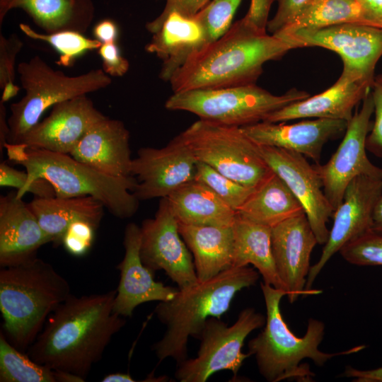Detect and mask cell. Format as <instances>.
I'll return each mask as SVG.
<instances>
[{
	"label": "cell",
	"instance_id": "4316f807",
	"mask_svg": "<svg viewBox=\"0 0 382 382\" xmlns=\"http://www.w3.org/2000/svg\"><path fill=\"white\" fill-rule=\"evenodd\" d=\"M28 206L55 246L62 245L67 228L76 221H87L98 228L105 208L100 201L90 196L35 197Z\"/></svg>",
	"mask_w": 382,
	"mask_h": 382
},
{
	"label": "cell",
	"instance_id": "83f0119b",
	"mask_svg": "<svg viewBox=\"0 0 382 382\" xmlns=\"http://www.w3.org/2000/svg\"><path fill=\"white\" fill-rule=\"evenodd\" d=\"M178 224L233 226L236 212L205 184L193 180L167 197Z\"/></svg>",
	"mask_w": 382,
	"mask_h": 382
},
{
	"label": "cell",
	"instance_id": "f907efd6",
	"mask_svg": "<svg viewBox=\"0 0 382 382\" xmlns=\"http://www.w3.org/2000/svg\"><path fill=\"white\" fill-rule=\"evenodd\" d=\"M102 382H134L136 381L128 373H113L105 376Z\"/></svg>",
	"mask_w": 382,
	"mask_h": 382
},
{
	"label": "cell",
	"instance_id": "7c38bea8",
	"mask_svg": "<svg viewBox=\"0 0 382 382\" xmlns=\"http://www.w3.org/2000/svg\"><path fill=\"white\" fill-rule=\"evenodd\" d=\"M374 112L371 91L362 100L361 108L348 121L345 136L335 152L323 165H314L323 186L326 197L334 211L341 203L349 183L361 175L382 178V168L368 158L366 139Z\"/></svg>",
	"mask_w": 382,
	"mask_h": 382
},
{
	"label": "cell",
	"instance_id": "4fadbf2b",
	"mask_svg": "<svg viewBox=\"0 0 382 382\" xmlns=\"http://www.w3.org/2000/svg\"><path fill=\"white\" fill-rule=\"evenodd\" d=\"M140 228V256L146 267L153 272L163 270L180 290L199 282L192 253L166 197L161 198L154 217L144 220Z\"/></svg>",
	"mask_w": 382,
	"mask_h": 382
},
{
	"label": "cell",
	"instance_id": "30bf717a",
	"mask_svg": "<svg viewBox=\"0 0 382 382\" xmlns=\"http://www.w3.org/2000/svg\"><path fill=\"white\" fill-rule=\"evenodd\" d=\"M265 322L266 317L253 308L242 310L231 326L219 318H208L199 337L201 343L197 357L178 364L176 379L204 382L222 370L231 371L236 377L244 360L250 356L242 352L245 338Z\"/></svg>",
	"mask_w": 382,
	"mask_h": 382
},
{
	"label": "cell",
	"instance_id": "836d02e7",
	"mask_svg": "<svg viewBox=\"0 0 382 382\" xmlns=\"http://www.w3.org/2000/svg\"><path fill=\"white\" fill-rule=\"evenodd\" d=\"M195 180L212 189L226 204L237 212L255 187L241 184L218 172L209 165L197 161Z\"/></svg>",
	"mask_w": 382,
	"mask_h": 382
},
{
	"label": "cell",
	"instance_id": "d4e9b609",
	"mask_svg": "<svg viewBox=\"0 0 382 382\" xmlns=\"http://www.w3.org/2000/svg\"><path fill=\"white\" fill-rule=\"evenodd\" d=\"M13 8L23 10L46 33H84L95 17L93 0H0V25Z\"/></svg>",
	"mask_w": 382,
	"mask_h": 382
},
{
	"label": "cell",
	"instance_id": "7402d4cb",
	"mask_svg": "<svg viewBox=\"0 0 382 382\" xmlns=\"http://www.w3.org/2000/svg\"><path fill=\"white\" fill-rule=\"evenodd\" d=\"M50 238L17 190L0 197V265H16L36 257Z\"/></svg>",
	"mask_w": 382,
	"mask_h": 382
},
{
	"label": "cell",
	"instance_id": "cb8c5ba5",
	"mask_svg": "<svg viewBox=\"0 0 382 382\" xmlns=\"http://www.w3.org/2000/svg\"><path fill=\"white\" fill-rule=\"evenodd\" d=\"M207 45L204 29L195 16L187 17L172 12L153 34L145 50L163 61L159 77L169 81L191 53Z\"/></svg>",
	"mask_w": 382,
	"mask_h": 382
},
{
	"label": "cell",
	"instance_id": "74e56055",
	"mask_svg": "<svg viewBox=\"0 0 382 382\" xmlns=\"http://www.w3.org/2000/svg\"><path fill=\"white\" fill-rule=\"evenodd\" d=\"M97 228L89 221H76L67 228L62 245L71 255L82 256L91 248Z\"/></svg>",
	"mask_w": 382,
	"mask_h": 382
},
{
	"label": "cell",
	"instance_id": "7a4b0ae2",
	"mask_svg": "<svg viewBox=\"0 0 382 382\" xmlns=\"http://www.w3.org/2000/svg\"><path fill=\"white\" fill-rule=\"evenodd\" d=\"M290 50L283 39L241 18L218 40L191 53L169 82L173 93L255 84L264 64Z\"/></svg>",
	"mask_w": 382,
	"mask_h": 382
},
{
	"label": "cell",
	"instance_id": "e575fe53",
	"mask_svg": "<svg viewBox=\"0 0 382 382\" xmlns=\"http://www.w3.org/2000/svg\"><path fill=\"white\" fill-rule=\"evenodd\" d=\"M242 0H212L195 16L202 23L208 44L225 34Z\"/></svg>",
	"mask_w": 382,
	"mask_h": 382
},
{
	"label": "cell",
	"instance_id": "44dd1931",
	"mask_svg": "<svg viewBox=\"0 0 382 382\" xmlns=\"http://www.w3.org/2000/svg\"><path fill=\"white\" fill-rule=\"evenodd\" d=\"M129 137L122 121L107 117L91 127L69 155L108 175L129 177L132 163Z\"/></svg>",
	"mask_w": 382,
	"mask_h": 382
},
{
	"label": "cell",
	"instance_id": "2e32d148",
	"mask_svg": "<svg viewBox=\"0 0 382 382\" xmlns=\"http://www.w3.org/2000/svg\"><path fill=\"white\" fill-rule=\"evenodd\" d=\"M265 162L280 177L303 207L318 243L325 244L327 224L334 209L325 196L321 178L306 157L289 150L260 146Z\"/></svg>",
	"mask_w": 382,
	"mask_h": 382
},
{
	"label": "cell",
	"instance_id": "8d00e7d4",
	"mask_svg": "<svg viewBox=\"0 0 382 382\" xmlns=\"http://www.w3.org/2000/svg\"><path fill=\"white\" fill-rule=\"evenodd\" d=\"M339 252L347 262L355 265H382V234L371 231L349 241Z\"/></svg>",
	"mask_w": 382,
	"mask_h": 382
},
{
	"label": "cell",
	"instance_id": "d6a6232c",
	"mask_svg": "<svg viewBox=\"0 0 382 382\" xmlns=\"http://www.w3.org/2000/svg\"><path fill=\"white\" fill-rule=\"evenodd\" d=\"M19 28L30 38L46 42L52 46L59 54L56 63L65 67L71 66L75 59L86 52L98 50L102 45L95 38L86 37L83 33L73 30L40 33L25 23H20Z\"/></svg>",
	"mask_w": 382,
	"mask_h": 382
},
{
	"label": "cell",
	"instance_id": "60d3db41",
	"mask_svg": "<svg viewBox=\"0 0 382 382\" xmlns=\"http://www.w3.org/2000/svg\"><path fill=\"white\" fill-rule=\"evenodd\" d=\"M98 52L102 59L103 70L108 76L120 77L128 71L129 63L120 54L116 42L102 44Z\"/></svg>",
	"mask_w": 382,
	"mask_h": 382
},
{
	"label": "cell",
	"instance_id": "7dc6e473",
	"mask_svg": "<svg viewBox=\"0 0 382 382\" xmlns=\"http://www.w3.org/2000/svg\"><path fill=\"white\" fill-rule=\"evenodd\" d=\"M8 118H6V110L4 103L0 102V152L4 149L9 135Z\"/></svg>",
	"mask_w": 382,
	"mask_h": 382
},
{
	"label": "cell",
	"instance_id": "f546056e",
	"mask_svg": "<svg viewBox=\"0 0 382 382\" xmlns=\"http://www.w3.org/2000/svg\"><path fill=\"white\" fill-rule=\"evenodd\" d=\"M303 212L299 201L274 172L255 187L236 212L245 219L270 228Z\"/></svg>",
	"mask_w": 382,
	"mask_h": 382
},
{
	"label": "cell",
	"instance_id": "ba28073f",
	"mask_svg": "<svg viewBox=\"0 0 382 382\" xmlns=\"http://www.w3.org/2000/svg\"><path fill=\"white\" fill-rule=\"evenodd\" d=\"M310 94L292 88L274 95L255 84L193 89L173 93L165 103L170 110H183L216 124L243 127L264 121L271 113Z\"/></svg>",
	"mask_w": 382,
	"mask_h": 382
},
{
	"label": "cell",
	"instance_id": "f35d334b",
	"mask_svg": "<svg viewBox=\"0 0 382 382\" xmlns=\"http://www.w3.org/2000/svg\"><path fill=\"white\" fill-rule=\"evenodd\" d=\"M166 5L160 15L146 24V28L152 34L156 33L168 16L177 12L187 17H192L212 0H165Z\"/></svg>",
	"mask_w": 382,
	"mask_h": 382
},
{
	"label": "cell",
	"instance_id": "8992f818",
	"mask_svg": "<svg viewBox=\"0 0 382 382\" xmlns=\"http://www.w3.org/2000/svg\"><path fill=\"white\" fill-rule=\"evenodd\" d=\"M266 307V322L263 330L248 342V353L255 357L258 371L269 382L293 379L311 381L314 376L308 366L300 364L310 359L323 366L334 357L350 354L362 350L365 345L337 353H326L319 349L325 334V325L318 320L309 318L305 335L297 337L284 321L280 310V301L286 296L284 289L260 284Z\"/></svg>",
	"mask_w": 382,
	"mask_h": 382
},
{
	"label": "cell",
	"instance_id": "9c48e42d",
	"mask_svg": "<svg viewBox=\"0 0 382 382\" xmlns=\"http://www.w3.org/2000/svg\"><path fill=\"white\" fill-rule=\"evenodd\" d=\"M180 134L197 161L241 184L255 187L272 172L240 127L199 119Z\"/></svg>",
	"mask_w": 382,
	"mask_h": 382
},
{
	"label": "cell",
	"instance_id": "277c9868",
	"mask_svg": "<svg viewBox=\"0 0 382 382\" xmlns=\"http://www.w3.org/2000/svg\"><path fill=\"white\" fill-rule=\"evenodd\" d=\"M258 279L259 272L252 267H232L209 280L179 289L169 301H160L154 312L166 330L153 345L158 361L173 358L179 364L187 359L189 337H199L208 318L220 319L236 294Z\"/></svg>",
	"mask_w": 382,
	"mask_h": 382
},
{
	"label": "cell",
	"instance_id": "bcb514c9",
	"mask_svg": "<svg viewBox=\"0 0 382 382\" xmlns=\"http://www.w3.org/2000/svg\"><path fill=\"white\" fill-rule=\"evenodd\" d=\"M340 376L352 378L355 382H382V366L369 370H360L347 366Z\"/></svg>",
	"mask_w": 382,
	"mask_h": 382
},
{
	"label": "cell",
	"instance_id": "f6af8a7d",
	"mask_svg": "<svg viewBox=\"0 0 382 382\" xmlns=\"http://www.w3.org/2000/svg\"><path fill=\"white\" fill-rule=\"evenodd\" d=\"M93 34L95 39L102 44L116 42L118 35L117 25L111 19H103L95 25Z\"/></svg>",
	"mask_w": 382,
	"mask_h": 382
},
{
	"label": "cell",
	"instance_id": "816d5d0a",
	"mask_svg": "<svg viewBox=\"0 0 382 382\" xmlns=\"http://www.w3.org/2000/svg\"><path fill=\"white\" fill-rule=\"evenodd\" d=\"M373 86H377L382 90V74L375 76Z\"/></svg>",
	"mask_w": 382,
	"mask_h": 382
},
{
	"label": "cell",
	"instance_id": "7bdbcfd3",
	"mask_svg": "<svg viewBox=\"0 0 382 382\" xmlns=\"http://www.w3.org/2000/svg\"><path fill=\"white\" fill-rule=\"evenodd\" d=\"M274 1L250 0L249 8L242 18L257 30L266 32L270 11Z\"/></svg>",
	"mask_w": 382,
	"mask_h": 382
},
{
	"label": "cell",
	"instance_id": "603a6c76",
	"mask_svg": "<svg viewBox=\"0 0 382 382\" xmlns=\"http://www.w3.org/2000/svg\"><path fill=\"white\" fill-rule=\"evenodd\" d=\"M371 88L367 83L342 71L335 83L325 91L274 111L264 121L285 122L311 117L348 122L356 105L370 93Z\"/></svg>",
	"mask_w": 382,
	"mask_h": 382
},
{
	"label": "cell",
	"instance_id": "ee69618b",
	"mask_svg": "<svg viewBox=\"0 0 382 382\" xmlns=\"http://www.w3.org/2000/svg\"><path fill=\"white\" fill-rule=\"evenodd\" d=\"M360 23L382 28V0H357Z\"/></svg>",
	"mask_w": 382,
	"mask_h": 382
},
{
	"label": "cell",
	"instance_id": "ac0fdd59",
	"mask_svg": "<svg viewBox=\"0 0 382 382\" xmlns=\"http://www.w3.org/2000/svg\"><path fill=\"white\" fill-rule=\"evenodd\" d=\"M318 244L306 214L301 213L272 228V248L277 274L289 301L307 296L305 289L310 259Z\"/></svg>",
	"mask_w": 382,
	"mask_h": 382
},
{
	"label": "cell",
	"instance_id": "52a82bcc",
	"mask_svg": "<svg viewBox=\"0 0 382 382\" xmlns=\"http://www.w3.org/2000/svg\"><path fill=\"white\" fill-rule=\"evenodd\" d=\"M23 97L11 105L8 117L9 135L7 142L16 143L36 125L49 108L78 96L105 88L112 83L103 69H92L71 76L52 69L40 56L35 55L17 66Z\"/></svg>",
	"mask_w": 382,
	"mask_h": 382
},
{
	"label": "cell",
	"instance_id": "b9f144b4",
	"mask_svg": "<svg viewBox=\"0 0 382 382\" xmlns=\"http://www.w3.org/2000/svg\"><path fill=\"white\" fill-rule=\"evenodd\" d=\"M277 10L269 20L267 29L274 35L288 25L309 0H276Z\"/></svg>",
	"mask_w": 382,
	"mask_h": 382
},
{
	"label": "cell",
	"instance_id": "3957f363",
	"mask_svg": "<svg viewBox=\"0 0 382 382\" xmlns=\"http://www.w3.org/2000/svg\"><path fill=\"white\" fill-rule=\"evenodd\" d=\"M8 159L25 168L27 180L17 191L22 197L30 185L38 178L49 181L56 197L61 198L90 196L100 201L115 216L132 217L137 212L139 200L134 194L137 185L135 177H112L104 174L69 154L25 147L6 142Z\"/></svg>",
	"mask_w": 382,
	"mask_h": 382
},
{
	"label": "cell",
	"instance_id": "681fc988",
	"mask_svg": "<svg viewBox=\"0 0 382 382\" xmlns=\"http://www.w3.org/2000/svg\"><path fill=\"white\" fill-rule=\"evenodd\" d=\"M56 382H83L85 379L68 371L53 370Z\"/></svg>",
	"mask_w": 382,
	"mask_h": 382
},
{
	"label": "cell",
	"instance_id": "8fae6325",
	"mask_svg": "<svg viewBox=\"0 0 382 382\" xmlns=\"http://www.w3.org/2000/svg\"><path fill=\"white\" fill-rule=\"evenodd\" d=\"M276 37L287 42L292 49L320 47L335 52L343 62L342 71L372 87L375 68L382 57V28L345 23Z\"/></svg>",
	"mask_w": 382,
	"mask_h": 382
},
{
	"label": "cell",
	"instance_id": "d590c367",
	"mask_svg": "<svg viewBox=\"0 0 382 382\" xmlns=\"http://www.w3.org/2000/svg\"><path fill=\"white\" fill-rule=\"evenodd\" d=\"M23 46L17 34L8 37L0 34V88L2 90L1 101L7 102L16 96L20 87L15 83V63L18 54Z\"/></svg>",
	"mask_w": 382,
	"mask_h": 382
},
{
	"label": "cell",
	"instance_id": "d6986e66",
	"mask_svg": "<svg viewBox=\"0 0 382 382\" xmlns=\"http://www.w3.org/2000/svg\"><path fill=\"white\" fill-rule=\"evenodd\" d=\"M125 253L117 265L120 279L113 304V311L122 317H132L134 309L149 301L172 299L179 289L156 282L154 272L143 263L140 256L141 228L129 223L125 230Z\"/></svg>",
	"mask_w": 382,
	"mask_h": 382
},
{
	"label": "cell",
	"instance_id": "484cf974",
	"mask_svg": "<svg viewBox=\"0 0 382 382\" xmlns=\"http://www.w3.org/2000/svg\"><path fill=\"white\" fill-rule=\"evenodd\" d=\"M179 232L192 253L199 282L232 267L233 226L178 224Z\"/></svg>",
	"mask_w": 382,
	"mask_h": 382
},
{
	"label": "cell",
	"instance_id": "ab89813d",
	"mask_svg": "<svg viewBox=\"0 0 382 382\" xmlns=\"http://www.w3.org/2000/svg\"><path fill=\"white\" fill-rule=\"evenodd\" d=\"M371 88L375 120L368 134L366 147L367 151L382 158V90L374 86Z\"/></svg>",
	"mask_w": 382,
	"mask_h": 382
},
{
	"label": "cell",
	"instance_id": "e0dca14e",
	"mask_svg": "<svg viewBox=\"0 0 382 382\" xmlns=\"http://www.w3.org/2000/svg\"><path fill=\"white\" fill-rule=\"evenodd\" d=\"M14 144L31 149L70 154L84 134L107 117L86 95L58 103Z\"/></svg>",
	"mask_w": 382,
	"mask_h": 382
},
{
	"label": "cell",
	"instance_id": "5b68a950",
	"mask_svg": "<svg viewBox=\"0 0 382 382\" xmlns=\"http://www.w3.org/2000/svg\"><path fill=\"white\" fill-rule=\"evenodd\" d=\"M71 294L67 280L37 257L3 267L0 311L6 338L18 349H28L50 315Z\"/></svg>",
	"mask_w": 382,
	"mask_h": 382
},
{
	"label": "cell",
	"instance_id": "ffe728a7",
	"mask_svg": "<svg viewBox=\"0 0 382 382\" xmlns=\"http://www.w3.org/2000/svg\"><path fill=\"white\" fill-rule=\"evenodd\" d=\"M347 122L331 119L293 124L262 121L241 127L259 146L295 151L319 164L325 144L345 134Z\"/></svg>",
	"mask_w": 382,
	"mask_h": 382
},
{
	"label": "cell",
	"instance_id": "c3c4849f",
	"mask_svg": "<svg viewBox=\"0 0 382 382\" xmlns=\"http://www.w3.org/2000/svg\"><path fill=\"white\" fill-rule=\"evenodd\" d=\"M371 230L374 233L382 234V195L374 209Z\"/></svg>",
	"mask_w": 382,
	"mask_h": 382
},
{
	"label": "cell",
	"instance_id": "1f68e13d",
	"mask_svg": "<svg viewBox=\"0 0 382 382\" xmlns=\"http://www.w3.org/2000/svg\"><path fill=\"white\" fill-rule=\"evenodd\" d=\"M1 382H56L53 370L33 361L0 333Z\"/></svg>",
	"mask_w": 382,
	"mask_h": 382
},
{
	"label": "cell",
	"instance_id": "f1b7e54d",
	"mask_svg": "<svg viewBox=\"0 0 382 382\" xmlns=\"http://www.w3.org/2000/svg\"><path fill=\"white\" fill-rule=\"evenodd\" d=\"M233 231L232 267L253 265L262 275L265 284L284 290L273 257L272 228L245 219L236 213Z\"/></svg>",
	"mask_w": 382,
	"mask_h": 382
},
{
	"label": "cell",
	"instance_id": "5bb4252c",
	"mask_svg": "<svg viewBox=\"0 0 382 382\" xmlns=\"http://www.w3.org/2000/svg\"><path fill=\"white\" fill-rule=\"evenodd\" d=\"M381 195L382 178L361 175L349 183L334 211L332 226L320 257L311 267L305 286L308 295L322 292L312 285L330 259L345 244L371 231L374 209Z\"/></svg>",
	"mask_w": 382,
	"mask_h": 382
},
{
	"label": "cell",
	"instance_id": "6da1fadb",
	"mask_svg": "<svg viewBox=\"0 0 382 382\" xmlns=\"http://www.w3.org/2000/svg\"><path fill=\"white\" fill-rule=\"evenodd\" d=\"M117 291L75 296L71 294L47 319L28 349L35 362L86 379L112 338L125 325L113 311Z\"/></svg>",
	"mask_w": 382,
	"mask_h": 382
},
{
	"label": "cell",
	"instance_id": "4dcf8cb0",
	"mask_svg": "<svg viewBox=\"0 0 382 382\" xmlns=\"http://www.w3.org/2000/svg\"><path fill=\"white\" fill-rule=\"evenodd\" d=\"M345 23H360L357 0H309L288 25L273 35L281 36L300 30Z\"/></svg>",
	"mask_w": 382,
	"mask_h": 382
},
{
	"label": "cell",
	"instance_id": "9a60e30c",
	"mask_svg": "<svg viewBox=\"0 0 382 382\" xmlns=\"http://www.w3.org/2000/svg\"><path fill=\"white\" fill-rule=\"evenodd\" d=\"M197 163L181 134L161 149L141 148L132 163L137 180L134 194L139 201L167 197L195 180Z\"/></svg>",
	"mask_w": 382,
	"mask_h": 382
}]
</instances>
